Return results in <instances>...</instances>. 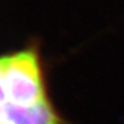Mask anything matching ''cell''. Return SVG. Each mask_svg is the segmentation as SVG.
I'll return each instance as SVG.
<instances>
[{"instance_id": "1", "label": "cell", "mask_w": 124, "mask_h": 124, "mask_svg": "<svg viewBox=\"0 0 124 124\" xmlns=\"http://www.w3.org/2000/svg\"><path fill=\"white\" fill-rule=\"evenodd\" d=\"M0 124H66L49 98L36 47L0 57Z\"/></svg>"}]
</instances>
